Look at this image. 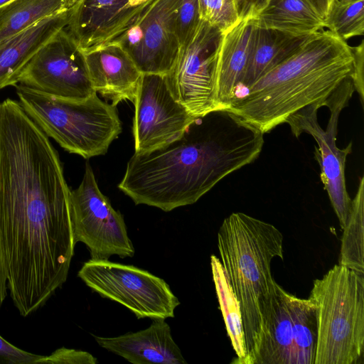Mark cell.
Listing matches in <instances>:
<instances>
[{
    "label": "cell",
    "instance_id": "obj_14",
    "mask_svg": "<svg viewBox=\"0 0 364 364\" xmlns=\"http://www.w3.org/2000/svg\"><path fill=\"white\" fill-rule=\"evenodd\" d=\"M152 0H77L65 28L85 52L112 41Z\"/></svg>",
    "mask_w": 364,
    "mask_h": 364
},
{
    "label": "cell",
    "instance_id": "obj_29",
    "mask_svg": "<svg viewBox=\"0 0 364 364\" xmlns=\"http://www.w3.org/2000/svg\"><path fill=\"white\" fill-rule=\"evenodd\" d=\"M97 363V358L87 351L62 347L49 355H43L38 364H96Z\"/></svg>",
    "mask_w": 364,
    "mask_h": 364
},
{
    "label": "cell",
    "instance_id": "obj_9",
    "mask_svg": "<svg viewBox=\"0 0 364 364\" xmlns=\"http://www.w3.org/2000/svg\"><path fill=\"white\" fill-rule=\"evenodd\" d=\"M71 203L75 241L86 245L90 259L134 255L123 215L100 191L89 163L85 164L80 184L71 190Z\"/></svg>",
    "mask_w": 364,
    "mask_h": 364
},
{
    "label": "cell",
    "instance_id": "obj_35",
    "mask_svg": "<svg viewBox=\"0 0 364 364\" xmlns=\"http://www.w3.org/2000/svg\"><path fill=\"white\" fill-rule=\"evenodd\" d=\"M14 0H0V9Z\"/></svg>",
    "mask_w": 364,
    "mask_h": 364
},
{
    "label": "cell",
    "instance_id": "obj_31",
    "mask_svg": "<svg viewBox=\"0 0 364 364\" xmlns=\"http://www.w3.org/2000/svg\"><path fill=\"white\" fill-rule=\"evenodd\" d=\"M351 50L354 58V70L352 79L355 90L359 94L361 103L363 105L364 41L362 40L358 46L351 47Z\"/></svg>",
    "mask_w": 364,
    "mask_h": 364
},
{
    "label": "cell",
    "instance_id": "obj_28",
    "mask_svg": "<svg viewBox=\"0 0 364 364\" xmlns=\"http://www.w3.org/2000/svg\"><path fill=\"white\" fill-rule=\"evenodd\" d=\"M201 17L198 0H181L176 15V32L180 48L194 36Z\"/></svg>",
    "mask_w": 364,
    "mask_h": 364
},
{
    "label": "cell",
    "instance_id": "obj_23",
    "mask_svg": "<svg viewBox=\"0 0 364 364\" xmlns=\"http://www.w3.org/2000/svg\"><path fill=\"white\" fill-rule=\"evenodd\" d=\"M210 266L220 309L237 357L232 363H240L246 356L240 306L225 274L220 259L214 255L210 256Z\"/></svg>",
    "mask_w": 364,
    "mask_h": 364
},
{
    "label": "cell",
    "instance_id": "obj_17",
    "mask_svg": "<svg viewBox=\"0 0 364 364\" xmlns=\"http://www.w3.org/2000/svg\"><path fill=\"white\" fill-rule=\"evenodd\" d=\"M255 26L252 18H240L223 32L216 50L213 96L218 109H228L245 73Z\"/></svg>",
    "mask_w": 364,
    "mask_h": 364
},
{
    "label": "cell",
    "instance_id": "obj_5",
    "mask_svg": "<svg viewBox=\"0 0 364 364\" xmlns=\"http://www.w3.org/2000/svg\"><path fill=\"white\" fill-rule=\"evenodd\" d=\"M317 340L314 364H358L364 353V277L334 265L314 281Z\"/></svg>",
    "mask_w": 364,
    "mask_h": 364
},
{
    "label": "cell",
    "instance_id": "obj_30",
    "mask_svg": "<svg viewBox=\"0 0 364 364\" xmlns=\"http://www.w3.org/2000/svg\"><path fill=\"white\" fill-rule=\"evenodd\" d=\"M42 357L14 346L0 335V364H38Z\"/></svg>",
    "mask_w": 364,
    "mask_h": 364
},
{
    "label": "cell",
    "instance_id": "obj_3",
    "mask_svg": "<svg viewBox=\"0 0 364 364\" xmlns=\"http://www.w3.org/2000/svg\"><path fill=\"white\" fill-rule=\"evenodd\" d=\"M353 70L351 47L323 28L307 36L245 94L234 98L228 109L265 134L305 107L325 106L336 90L353 77Z\"/></svg>",
    "mask_w": 364,
    "mask_h": 364
},
{
    "label": "cell",
    "instance_id": "obj_22",
    "mask_svg": "<svg viewBox=\"0 0 364 364\" xmlns=\"http://www.w3.org/2000/svg\"><path fill=\"white\" fill-rule=\"evenodd\" d=\"M77 0H14L0 9V42L35 23L71 9Z\"/></svg>",
    "mask_w": 364,
    "mask_h": 364
},
{
    "label": "cell",
    "instance_id": "obj_12",
    "mask_svg": "<svg viewBox=\"0 0 364 364\" xmlns=\"http://www.w3.org/2000/svg\"><path fill=\"white\" fill-rule=\"evenodd\" d=\"M222 32L202 20L193 38L181 48L171 72L166 75L176 101L193 116L218 109L213 96V70Z\"/></svg>",
    "mask_w": 364,
    "mask_h": 364
},
{
    "label": "cell",
    "instance_id": "obj_21",
    "mask_svg": "<svg viewBox=\"0 0 364 364\" xmlns=\"http://www.w3.org/2000/svg\"><path fill=\"white\" fill-rule=\"evenodd\" d=\"M306 37H296L255 26L248 63L235 95L238 90L245 91L287 58Z\"/></svg>",
    "mask_w": 364,
    "mask_h": 364
},
{
    "label": "cell",
    "instance_id": "obj_33",
    "mask_svg": "<svg viewBox=\"0 0 364 364\" xmlns=\"http://www.w3.org/2000/svg\"><path fill=\"white\" fill-rule=\"evenodd\" d=\"M7 272L6 260L0 229V309L7 296Z\"/></svg>",
    "mask_w": 364,
    "mask_h": 364
},
{
    "label": "cell",
    "instance_id": "obj_24",
    "mask_svg": "<svg viewBox=\"0 0 364 364\" xmlns=\"http://www.w3.org/2000/svg\"><path fill=\"white\" fill-rule=\"evenodd\" d=\"M339 264L364 274V177H361L343 228Z\"/></svg>",
    "mask_w": 364,
    "mask_h": 364
},
{
    "label": "cell",
    "instance_id": "obj_13",
    "mask_svg": "<svg viewBox=\"0 0 364 364\" xmlns=\"http://www.w3.org/2000/svg\"><path fill=\"white\" fill-rule=\"evenodd\" d=\"M134 104L135 152L151 151L175 140L196 117L175 100L164 75L142 74Z\"/></svg>",
    "mask_w": 364,
    "mask_h": 364
},
{
    "label": "cell",
    "instance_id": "obj_6",
    "mask_svg": "<svg viewBox=\"0 0 364 364\" xmlns=\"http://www.w3.org/2000/svg\"><path fill=\"white\" fill-rule=\"evenodd\" d=\"M18 102L48 138L85 159L104 155L122 132L116 106L97 94L82 100L57 97L20 84Z\"/></svg>",
    "mask_w": 364,
    "mask_h": 364
},
{
    "label": "cell",
    "instance_id": "obj_4",
    "mask_svg": "<svg viewBox=\"0 0 364 364\" xmlns=\"http://www.w3.org/2000/svg\"><path fill=\"white\" fill-rule=\"evenodd\" d=\"M218 247L225 274L240 306L247 356L259 329V305L276 284L272 260L284 259L283 235L270 223L233 213L219 229Z\"/></svg>",
    "mask_w": 364,
    "mask_h": 364
},
{
    "label": "cell",
    "instance_id": "obj_16",
    "mask_svg": "<svg viewBox=\"0 0 364 364\" xmlns=\"http://www.w3.org/2000/svg\"><path fill=\"white\" fill-rule=\"evenodd\" d=\"M84 54L96 92L114 106L124 100L134 102L142 73L119 44L109 42Z\"/></svg>",
    "mask_w": 364,
    "mask_h": 364
},
{
    "label": "cell",
    "instance_id": "obj_15",
    "mask_svg": "<svg viewBox=\"0 0 364 364\" xmlns=\"http://www.w3.org/2000/svg\"><path fill=\"white\" fill-rule=\"evenodd\" d=\"M291 295L276 282L260 302L259 332L252 350L240 364H293Z\"/></svg>",
    "mask_w": 364,
    "mask_h": 364
},
{
    "label": "cell",
    "instance_id": "obj_11",
    "mask_svg": "<svg viewBox=\"0 0 364 364\" xmlns=\"http://www.w3.org/2000/svg\"><path fill=\"white\" fill-rule=\"evenodd\" d=\"M181 0H152L111 42L126 51L142 74L166 75L176 61L180 46L176 15Z\"/></svg>",
    "mask_w": 364,
    "mask_h": 364
},
{
    "label": "cell",
    "instance_id": "obj_1",
    "mask_svg": "<svg viewBox=\"0 0 364 364\" xmlns=\"http://www.w3.org/2000/svg\"><path fill=\"white\" fill-rule=\"evenodd\" d=\"M0 229L7 288L26 317L66 282L76 245L71 190L58 156L25 150L0 160Z\"/></svg>",
    "mask_w": 364,
    "mask_h": 364
},
{
    "label": "cell",
    "instance_id": "obj_2",
    "mask_svg": "<svg viewBox=\"0 0 364 364\" xmlns=\"http://www.w3.org/2000/svg\"><path fill=\"white\" fill-rule=\"evenodd\" d=\"M264 134L228 109L196 117L175 140L134 152L118 188L136 205L169 212L195 203L220 180L251 164Z\"/></svg>",
    "mask_w": 364,
    "mask_h": 364
},
{
    "label": "cell",
    "instance_id": "obj_7",
    "mask_svg": "<svg viewBox=\"0 0 364 364\" xmlns=\"http://www.w3.org/2000/svg\"><path fill=\"white\" fill-rule=\"evenodd\" d=\"M77 277L102 297L123 305L139 319L173 318L180 304L163 279L133 265L90 259Z\"/></svg>",
    "mask_w": 364,
    "mask_h": 364
},
{
    "label": "cell",
    "instance_id": "obj_26",
    "mask_svg": "<svg viewBox=\"0 0 364 364\" xmlns=\"http://www.w3.org/2000/svg\"><path fill=\"white\" fill-rule=\"evenodd\" d=\"M364 0H334L326 28L344 41L364 34Z\"/></svg>",
    "mask_w": 364,
    "mask_h": 364
},
{
    "label": "cell",
    "instance_id": "obj_19",
    "mask_svg": "<svg viewBox=\"0 0 364 364\" xmlns=\"http://www.w3.org/2000/svg\"><path fill=\"white\" fill-rule=\"evenodd\" d=\"M72 8L45 18L0 42V90L18 84L22 70L34 54L67 27Z\"/></svg>",
    "mask_w": 364,
    "mask_h": 364
},
{
    "label": "cell",
    "instance_id": "obj_10",
    "mask_svg": "<svg viewBox=\"0 0 364 364\" xmlns=\"http://www.w3.org/2000/svg\"><path fill=\"white\" fill-rule=\"evenodd\" d=\"M20 84L48 95L82 100L97 94L83 50L65 28L59 31L22 70Z\"/></svg>",
    "mask_w": 364,
    "mask_h": 364
},
{
    "label": "cell",
    "instance_id": "obj_27",
    "mask_svg": "<svg viewBox=\"0 0 364 364\" xmlns=\"http://www.w3.org/2000/svg\"><path fill=\"white\" fill-rule=\"evenodd\" d=\"M200 17L222 33L240 19L235 0H198Z\"/></svg>",
    "mask_w": 364,
    "mask_h": 364
},
{
    "label": "cell",
    "instance_id": "obj_20",
    "mask_svg": "<svg viewBox=\"0 0 364 364\" xmlns=\"http://www.w3.org/2000/svg\"><path fill=\"white\" fill-rule=\"evenodd\" d=\"M253 19L256 27L306 37L326 28L324 18L307 0H270Z\"/></svg>",
    "mask_w": 364,
    "mask_h": 364
},
{
    "label": "cell",
    "instance_id": "obj_32",
    "mask_svg": "<svg viewBox=\"0 0 364 364\" xmlns=\"http://www.w3.org/2000/svg\"><path fill=\"white\" fill-rule=\"evenodd\" d=\"M270 0H235L240 18H254Z\"/></svg>",
    "mask_w": 364,
    "mask_h": 364
},
{
    "label": "cell",
    "instance_id": "obj_8",
    "mask_svg": "<svg viewBox=\"0 0 364 364\" xmlns=\"http://www.w3.org/2000/svg\"><path fill=\"white\" fill-rule=\"evenodd\" d=\"M355 91L353 79H346L328 98L325 106L330 110V118L326 130L317 121L319 104L305 107L290 116L286 123L290 126L296 137L302 133L311 135L317 143L315 159L321 168V179L327 191L331 203L343 229L347 222L352 206V199L348 193L345 167L347 156L352 151L350 142L343 149L336 144V135L339 115L348 106Z\"/></svg>",
    "mask_w": 364,
    "mask_h": 364
},
{
    "label": "cell",
    "instance_id": "obj_34",
    "mask_svg": "<svg viewBox=\"0 0 364 364\" xmlns=\"http://www.w3.org/2000/svg\"><path fill=\"white\" fill-rule=\"evenodd\" d=\"M315 10L324 18H326L334 0H307Z\"/></svg>",
    "mask_w": 364,
    "mask_h": 364
},
{
    "label": "cell",
    "instance_id": "obj_18",
    "mask_svg": "<svg viewBox=\"0 0 364 364\" xmlns=\"http://www.w3.org/2000/svg\"><path fill=\"white\" fill-rule=\"evenodd\" d=\"M98 345L133 364H186L168 323L153 320L146 329L115 337L93 336Z\"/></svg>",
    "mask_w": 364,
    "mask_h": 364
},
{
    "label": "cell",
    "instance_id": "obj_25",
    "mask_svg": "<svg viewBox=\"0 0 364 364\" xmlns=\"http://www.w3.org/2000/svg\"><path fill=\"white\" fill-rule=\"evenodd\" d=\"M294 325L293 364H314L317 325L315 307L310 299L291 296Z\"/></svg>",
    "mask_w": 364,
    "mask_h": 364
}]
</instances>
